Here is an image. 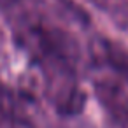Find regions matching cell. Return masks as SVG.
<instances>
[{"mask_svg": "<svg viewBox=\"0 0 128 128\" xmlns=\"http://www.w3.org/2000/svg\"><path fill=\"white\" fill-rule=\"evenodd\" d=\"M0 16L30 68L28 82L60 114L84 107L79 79L81 49L63 18L46 0H0Z\"/></svg>", "mask_w": 128, "mask_h": 128, "instance_id": "cell-1", "label": "cell"}, {"mask_svg": "<svg viewBox=\"0 0 128 128\" xmlns=\"http://www.w3.org/2000/svg\"><path fill=\"white\" fill-rule=\"evenodd\" d=\"M39 98L0 77V128H46Z\"/></svg>", "mask_w": 128, "mask_h": 128, "instance_id": "cell-2", "label": "cell"}, {"mask_svg": "<svg viewBox=\"0 0 128 128\" xmlns=\"http://www.w3.org/2000/svg\"><path fill=\"white\" fill-rule=\"evenodd\" d=\"M95 95L116 128H128V93L112 79L95 81Z\"/></svg>", "mask_w": 128, "mask_h": 128, "instance_id": "cell-3", "label": "cell"}, {"mask_svg": "<svg viewBox=\"0 0 128 128\" xmlns=\"http://www.w3.org/2000/svg\"><path fill=\"white\" fill-rule=\"evenodd\" d=\"M95 53L104 65L112 68V72L128 84V48L121 46L116 40L102 37L95 44Z\"/></svg>", "mask_w": 128, "mask_h": 128, "instance_id": "cell-4", "label": "cell"}, {"mask_svg": "<svg viewBox=\"0 0 128 128\" xmlns=\"http://www.w3.org/2000/svg\"><path fill=\"white\" fill-rule=\"evenodd\" d=\"M102 14H105L116 26L128 28V0H86Z\"/></svg>", "mask_w": 128, "mask_h": 128, "instance_id": "cell-5", "label": "cell"}]
</instances>
